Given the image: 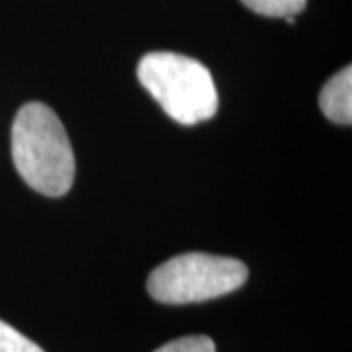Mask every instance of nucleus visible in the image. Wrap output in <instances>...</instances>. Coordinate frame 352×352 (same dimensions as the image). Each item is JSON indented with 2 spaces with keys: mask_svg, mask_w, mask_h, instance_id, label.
<instances>
[{
  "mask_svg": "<svg viewBox=\"0 0 352 352\" xmlns=\"http://www.w3.org/2000/svg\"><path fill=\"white\" fill-rule=\"evenodd\" d=\"M12 159L28 186L43 196H63L75 180V155L61 120L50 106L28 102L12 126Z\"/></svg>",
  "mask_w": 352,
  "mask_h": 352,
  "instance_id": "obj_1",
  "label": "nucleus"
},
{
  "mask_svg": "<svg viewBox=\"0 0 352 352\" xmlns=\"http://www.w3.org/2000/svg\"><path fill=\"white\" fill-rule=\"evenodd\" d=\"M138 76L164 112L182 126L206 122L217 112L219 100L214 78L192 57L153 51L139 61Z\"/></svg>",
  "mask_w": 352,
  "mask_h": 352,
  "instance_id": "obj_2",
  "label": "nucleus"
},
{
  "mask_svg": "<svg viewBox=\"0 0 352 352\" xmlns=\"http://www.w3.org/2000/svg\"><path fill=\"white\" fill-rule=\"evenodd\" d=\"M247 278L249 270L237 258L186 252L157 266L147 280V289L161 303H196L231 294Z\"/></svg>",
  "mask_w": 352,
  "mask_h": 352,
  "instance_id": "obj_3",
  "label": "nucleus"
},
{
  "mask_svg": "<svg viewBox=\"0 0 352 352\" xmlns=\"http://www.w3.org/2000/svg\"><path fill=\"white\" fill-rule=\"evenodd\" d=\"M319 106L331 122L351 126L352 122V69L344 67L321 90Z\"/></svg>",
  "mask_w": 352,
  "mask_h": 352,
  "instance_id": "obj_4",
  "label": "nucleus"
},
{
  "mask_svg": "<svg viewBox=\"0 0 352 352\" xmlns=\"http://www.w3.org/2000/svg\"><path fill=\"white\" fill-rule=\"evenodd\" d=\"M249 10L268 18H296L307 0H241Z\"/></svg>",
  "mask_w": 352,
  "mask_h": 352,
  "instance_id": "obj_5",
  "label": "nucleus"
},
{
  "mask_svg": "<svg viewBox=\"0 0 352 352\" xmlns=\"http://www.w3.org/2000/svg\"><path fill=\"white\" fill-rule=\"evenodd\" d=\"M0 352H45L34 340L24 337L12 325L0 319Z\"/></svg>",
  "mask_w": 352,
  "mask_h": 352,
  "instance_id": "obj_6",
  "label": "nucleus"
},
{
  "mask_svg": "<svg viewBox=\"0 0 352 352\" xmlns=\"http://www.w3.org/2000/svg\"><path fill=\"white\" fill-rule=\"evenodd\" d=\"M155 352H215L214 340L204 335H192V337H180L163 344Z\"/></svg>",
  "mask_w": 352,
  "mask_h": 352,
  "instance_id": "obj_7",
  "label": "nucleus"
}]
</instances>
